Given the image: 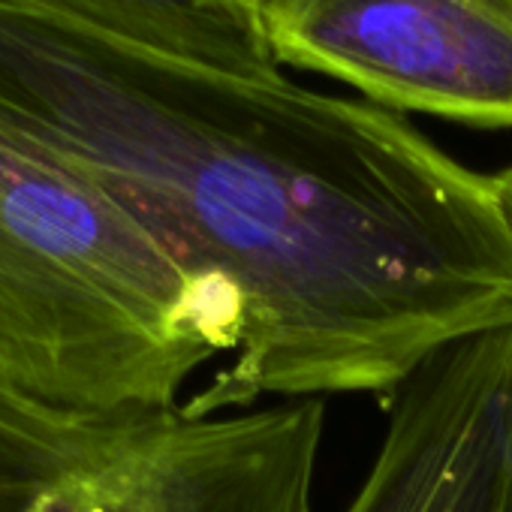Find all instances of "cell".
I'll use <instances>...</instances> for the list:
<instances>
[{
  "instance_id": "6da1fadb",
  "label": "cell",
  "mask_w": 512,
  "mask_h": 512,
  "mask_svg": "<svg viewBox=\"0 0 512 512\" xmlns=\"http://www.w3.org/2000/svg\"><path fill=\"white\" fill-rule=\"evenodd\" d=\"M0 115L232 293L238 347L193 416L374 395L512 329V226L476 172L371 100L157 58L0 0Z\"/></svg>"
},
{
  "instance_id": "7a4b0ae2",
  "label": "cell",
  "mask_w": 512,
  "mask_h": 512,
  "mask_svg": "<svg viewBox=\"0 0 512 512\" xmlns=\"http://www.w3.org/2000/svg\"><path fill=\"white\" fill-rule=\"evenodd\" d=\"M235 347L229 290L0 115V383L82 410H172Z\"/></svg>"
},
{
  "instance_id": "3957f363",
  "label": "cell",
  "mask_w": 512,
  "mask_h": 512,
  "mask_svg": "<svg viewBox=\"0 0 512 512\" xmlns=\"http://www.w3.org/2000/svg\"><path fill=\"white\" fill-rule=\"evenodd\" d=\"M269 55L392 112L512 127V0H235Z\"/></svg>"
},
{
  "instance_id": "277c9868",
  "label": "cell",
  "mask_w": 512,
  "mask_h": 512,
  "mask_svg": "<svg viewBox=\"0 0 512 512\" xmlns=\"http://www.w3.org/2000/svg\"><path fill=\"white\" fill-rule=\"evenodd\" d=\"M386 413L380 449L341 512H512V329L440 350Z\"/></svg>"
},
{
  "instance_id": "5b68a950",
  "label": "cell",
  "mask_w": 512,
  "mask_h": 512,
  "mask_svg": "<svg viewBox=\"0 0 512 512\" xmlns=\"http://www.w3.org/2000/svg\"><path fill=\"white\" fill-rule=\"evenodd\" d=\"M76 28L178 64L229 76H278L247 13L235 0H22Z\"/></svg>"
},
{
  "instance_id": "8992f818",
  "label": "cell",
  "mask_w": 512,
  "mask_h": 512,
  "mask_svg": "<svg viewBox=\"0 0 512 512\" xmlns=\"http://www.w3.org/2000/svg\"><path fill=\"white\" fill-rule=\"evenodd\" d=\"M494 184H497V193H500V205H503V214L512 226V166L503 169V172H494Z\"/></svg>"
}]
</instances>
